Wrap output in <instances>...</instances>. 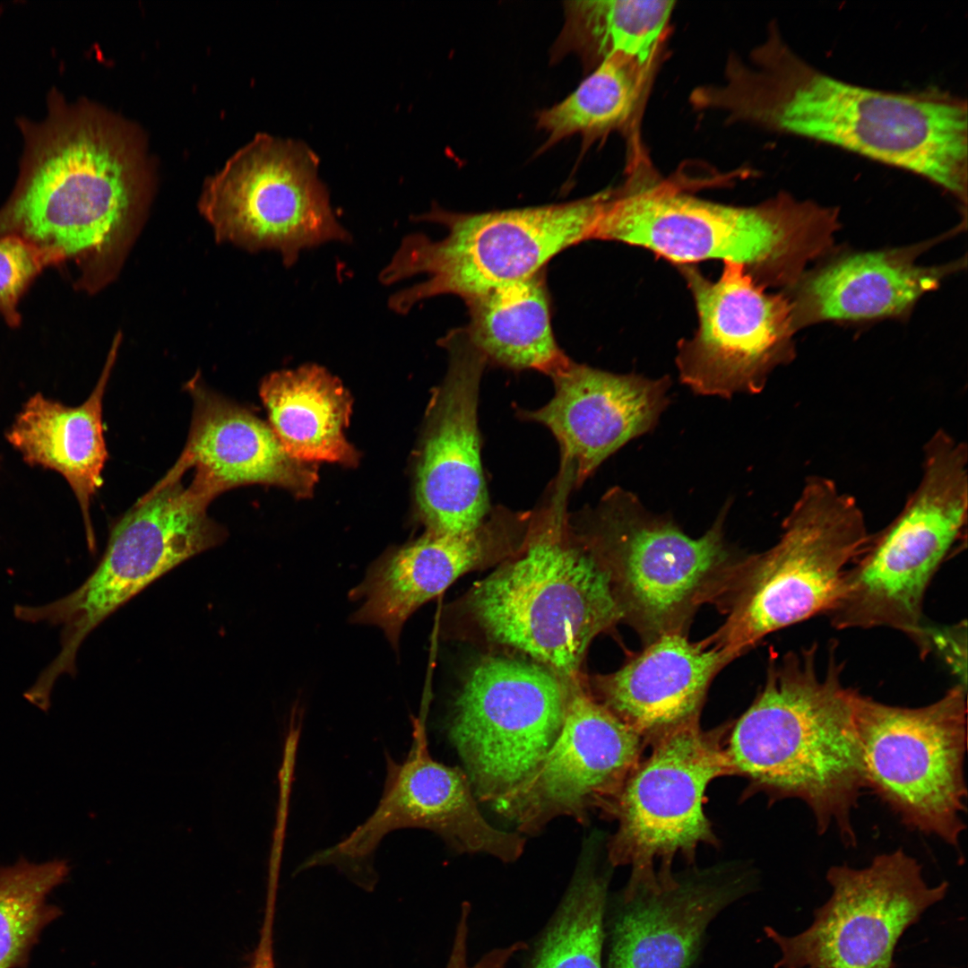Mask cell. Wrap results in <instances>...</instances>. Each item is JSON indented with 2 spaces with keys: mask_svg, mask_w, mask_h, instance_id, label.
<instances>
[{
  "mask_svg": "<svg viewBox=\"0 0 968 968\" xmlns=\"http://www.w3.org/2000/svg\"><path fill=\"white\" fill-rule=\"evenodd\" d=\"M689 100L726 122L815 139L929 179L967 196V107L938 93H895L834 78L792 51L772 23L748 58Z\"/></svg>",
  "mask_w": 968,
  "mask_h": 968,
  "instance_id": "cell-1",
  "label": "cell"
},
{
  "mask_svg": "<svg viewBox=\"0 0 968 968\" xmlns=\"http://www.w3.org/2000/svg\"><path fill=\"white\" fill-rule=\"evenodd\" d=\"M19 177L0 208V237L25 240L47 267L73 263L75 287L109 282L137 229L145 182L129 140L100 110L53 90L41 121L21 120Z\"/></svg>",
  "mask_w": 968,
  "mask_h": 968,
  "instance_id": "cell-2",
  "label": "cell"
},
{
  "mask_svg": "<svg viewBox=\"0 0 968 968\" xmlns=\"http://www.w3.org/2000/svg\"><path fill=\"white\" fill-rule=\"evenodd\" d=\"M572 488L571 471L559 469L520 548L454 610L467 637L517 653L566 682L584 677L592 641L622 621L606 566L570 523Z\"/></svg>",
  "mask_w": 968,
  "mask_h": 968,
  "instance_id": "cell-3",
  "label": "cell"
},
{
  "mask_svg": "<svg viewBox=\"0 0 968 968\" xmlns=\"http://www.w3.org/2000/svg\"><path fill=\"white\" fill-rule=\"evenodd\" d=\"M817 645L771 660L764 687L731 725L725 753L732 774L751 793L797 799L810 810L817 831L835 830L855 845L853 811L865 781L852 695L842 665L830 654L817 668Z\"/></svg>",
  "mask_w": 968,
  "mask_h": 968,
  "instance_id": "cell-4",
  "label": "cell"
},
{
  "mask_svg": "<svg viewBox=\"0 0 968 968\" xmlns=\"http://www.w3.org/2000/svg\"><path fill=\"white\" fill-rule=\"evenodd\" d=\"M837 210L779 194L735 206L686 192L629 153L624 183L608 190L593 238L645 248L676 265L719 259L743 266L765 288H791L833 246Z\"/></svg>",
  "mask_w": 968,
  "mask_h": 968,
  "instance_id": "cell-5",
  "label": "cell"
},
{
  "mask_svg": "<svg viewBox=\"0 0 968 968\" xmlns=\"http://www.w3.org/2000/svg\"><path fill=\"white\" fill-rule=\"evenodd\" d=\"M782 527L773 547L744 557L714 603L724 621L704 640L732 660L773 632L827 614L869 537L855 498L817 475Z\"/></svg>",
  "mask_w": 968,
  "mask_h": 968,
  "instance_id": "cell-6",
  "label": "cell"
},
{
  "mask_svg": "<svg viewBox=\"0 0 968 968\" xmlns=\"http://www.w3.org/2000/svg\"><path fill=\"white\" fill-rule=\"evenodd\" d=\"M729 501L698 538L648 510L631 491L609 489L570 522L606 566L622 621L647 644L666 634L687 635L696 611L714 604L745 553L725 538Z\"/></svg>",
  "mask_w": 968,
  "mask_h": 968,
  "instance_id": "cell-7",
  "label": "cell"
},
{
  "mask_svg": "<svg viewBox=\"0 0 968 968\" xmlns=\"http://www.w3.org/2000/svg\"><path fill=\"white\" fill-rule=\"evenodd\" d=\"M967 446L939 429L924 445L922 475L902 511L869 537L826 614L838 629L885 627L920 651L928 624L926 591L949 554L966 539Z\"/></svg>",
  "mask_w": 968,
  "mask_h": 968,
  "instance_id": "cell-8",
  "label": "cell"
},
{
  "mask_svg": "<svg viewBox=\"0 0 968 968\" xmlns=\"http://www.w3.org/2000/svg\"><path fill=\"white\" fill-rule=\"evenodd\" d=\"M217 496L195 480H160L112 526L92 573L72 592L43 605L16 604L26 623L58 626L60 651L30 687L51 698L56 680L77 673L78 652L107 618L155 580L197 554L221 544L227 531L207 514Z\"/></svg>",
  "mask_w": 968,
  "mask_h": 968,
  "instance_id": "cell-9",
  "label": "cell"
},
{
  "mask_svg": "<svg viewBox=\"0 0 968 968\" xmlns=\"http://www.w3.org/2000/svg\"><path fill=\"white\" fill-rule=\"evenodd\" d=\"M606 190L567 203L479 213L433 208L420 220L438 222L445 235L405 237L379 281L386 285L423 274L396 292L389 307L406 314L422 299L442 294L465 301L542 271L556 255L593 238Z\"/></svg>",
  "mask_w": 968,
  "mask_h": 968,
  "instance_id": "cell-10",
  "label": "cell"
},
{
  "mask_svg": "<svg viewBox=\"0 0 968 968\" xmlns=\"http://www.w3.org/2000/svg\"><path fill=\"white\" fill-rule=\"evenodd\" d=\"M728 728L704 730L698 722L654 739L601 810L618 824L607 845L609 863L631 868L623 901L638 890L676 886L675 859L691 863L699 846L716 844L704 805L710 782L732 774L723 739Z\"/></svg>",
  "mask_w": 968,
  "mask_h": 968,
  "instance_id": "cell-11",
  "label": "cell"
},
{
  "mask_svg": "<svg viewBox=\"0 0 968 968\" xmlns=\"http://www.w3.org/2000/svg\"><path fill=\"white\" fill-rule=\"evenodd\" d=\"M854 725L865 787L907 827L959 849L966 828V687L920 707L891 705L857 690Z\"/></svg>",
  "mask_w": 968,
  "mask_h": 968,
  "instance_id": "cell-12",
  "label": "cell"
},
{
  "mask_svg": "<svg viewBox=\"0 0 968 968\" xmlns=\"http://www.w3.org/2000/svg\"><path fill=\"white\" fill-rule=\"evenodd\" d=\"M568 696V682L522 656L488 654L469 670L447 735L479 802L492 805L531 777L560 733Z\"/></svg>",
  "mask_w": 968,
  "mask_h": 968,
  "instance_id": "cell-13",
  "label": "cell"
},
{
  "mask_svg": "<svg viewBox=\"0 0 968 968\" xmlns=\"http://www.w3.org/2000/svg\"><path fill=\"white\" fill-rule=\"evenodd\" d=\"M316 169L317 159L305 144L258 135L208 180L201 212L218 240L250 251L276 250L291 266L303 249L350 240Z\"/></svg>",
  "mask_w": 968,
  "mask_h": 968,
  "instance_id": "cell-14",
  "label": "cell"
},
{
  "mask_svg": "<svg viewBox=\"0 0 968 968\" xmlns=\"http://www.w3.org/2000/svg\"><path fill=\"white\" fill-rule=\"evenodd\" d=\"M826 880L831 895L808 929L785 936L765 927L781 954L774 968H897L899 939L949 886L929 885L918 860L901 848L863 868L832 866Z\"/></svg>",
  "mask_w": 968,
  "mask_h": 968,
  "instance_id": "cell-15",
  "label": "cell"
},
{
  "mask_svg": "<svg viewBox=\"0 0 968 968\" xmlns=\"http://www.w3.org/2000/svg\"><path fill=\"white\" fill-rule=\"evenodd\" d=\"M693 296L698 327L678 344L680 381L696 394L758 393L770 374L795 356L791 305L746 269L725 262L712 281L693 264L678 266Z\"/></svg>",
  "mask_w": 968,
  "mask_h": 968,
  "instance_id": "cell-16",
  "label": "cell"
},
{
  "mask_svg": "<svg viewBox=\"0 0 968 968\" xmlns=\"http://www.w3.org/2000/svg\"><path fill=\"white\" fill-rule=\"evenodd\" d=\"M412 736L402 762L386 754L384 791L372 815L336 844L312 854L303 869L333 865L350 873L367 872L382 839L405 827L430 830L458 853H485L504 862L521 857L525 838L485 818L463 768L432 757L422 720H414Z\"/></svg>",
  "mask_w": 968,
  "mask_h": 968,
  "instance_id": "cell-17",
  "label": "cell"
},
{
  "mask_svg": "<svg viewBox=\"0 0 968 968\" xmlns=\"http://www.w3.org/2000/svg\"><path fill=\"white\" fill-rule=\"evenodd\" d=\"M560 733L535 772L490 805L520 834H537L557 817L586 825L618 793L641 759L644 738L592 694L586 677L568 682Z\"/></svg>",
  "mask_w": 968,
  "mask_h": 968,
  "instance_id": "cell-18",
  "label": "cell"
},
{
  "mask_svg": "<svg viewBox=\"0 0 968 968\" xmlns=\"http://www.w3.org/2000/svg\"><path fill=\"white\" fill-rule=\"evenodd\" d=\"M442 344L449 365L428 410L416 501L427 532L459 534L479 527L491 512L478 425L487 361L464 330L451 332Z\"/></svg>",
  "mask_w": 968,
  "mask_h": 968,
  "instance_id": "cell-19",
  "label": "cell"
},
{
  "mask_svg": "<svg viewBox=\"0 0 968 968\" xmlns=\"http://www.w3.org/2000/svg\"><path fill=\"white\" fill-rule=\"evenodd\" d=\"M554 395L542 407L518 410L557 439L560 460L581 486L612 454L653 430L670 403V379L616 374L567 358L550 375Z\"/></svg>",
  "mask_w": 968,
  "mask_h": 968,
  "instance_id": "cell-20",
  "label": "cell"
},
{
  "mask_svg": "<svg viewBox=\"0 0 968 968\" xmlns=\"http://www.w3.org/2000/svg\"><path fill=\"white\" fill-rule=\"evenodd\" d=\"M524 537L518 513L490 512L476 529L459 534L427 532L376 561L350 592L361 601L351 621L379 627L397 648L407 619L462 575L511 556Z\"/></svg>",
  "mask_w": 968,
  "mask_h": 968,
  "instance_id": "cell-21",
  "label": "cell"
},
{
  "mask_svg": "<svg viewBox=\"0 0 968 968\" xmlns=\"http://www.w3.org/2000/svg\"><path fill=\"white\" fill-rule=\"evenodd\" d=\"M731 661L704 639L666 634L644 645L618 670L586 678L592 696L647 744L698 723L716 675Z\"/></svg>",
  "mask_w": 968,
  "mask_h": 968,
  "instance_id": "cell-22",
  "label": "cell"
},
{
  "mask_svg": "<svg viewBox=\"0 0 968 968\" xmlns=\"http://www.w3.org/2000/svg\"><path fill=\"white\" fill-rule=\"evenodd\" d=\"M186 389L193 416L186 446L162 478L194 477L217 495L246 484H272L310 494L317 480L315 467L291 457L272 428L246 409L215 393L197 378Z\"/></svg>",
  "mask_w": 968,
  "mask_h": 968,
  "instance_id": "cell-23",
  "label": "cell"
},
{
  "mask_svg": "<svg viewBox=\"0 0 968 968\" xmlns=\"http://www.w3.org/2000/svg\"><path fill=\"white\" fill-rule=\"evenodd\" d=\"M748 889L746 873L722 868L636 891L614 922L608 968H689L709 923Z\"/></svg>",
  "mask_w": 968,
  "mask_h": 968,
  "instance_id": "cell-24",
  "label": "cell"
},
{
  "mask_svg": "<svg viewBox=\"0 0 968 968\" xmlns=\"http://www.w3.org/2000/svg\"><path fill=\"white\" fill-rule=\"evenodd\" d=\"M925 244L839 257L802 275L788 296L796 330L824 321L896 316L938 287L961 261L924 266L916 257Z\"/></svg>",
  "mask_w": 968,
  "mask_h": 968,
  "instance_id": "cell-25",
  "label": "cell"
},
{
  "mask_svg": "<svg viewBox=\"0 0 968 968\" xmlns=\"http://www.w3.org/2000/svg\"><path fill=\"white\" fill-rule=\"evenodd\" d=\"M119 339L116 338L97 385L82 404L67 406L36 393L22 404L5 432L7 442L28 465L55 471L67 481L80 506L88 548L93 552L91 503L102 485L108 459L102 402Z\"/></svg>",
  "mask_w": 968,
  "mask_h": 968,
  "instance_id": "cell-26",
  "label": "cell"
},
{
  "mask_svg": "<svg viewBox=\"0 0 968 968\" xmlns=\"http://www.w3.org/2000/svg\"><path fill=\"white\" fill-rule=\"evenodd\" d=\"M260 395L271 428L291 457L304 462H356V452L343 434L351 413L350 396L324 368L307 365L272 373L263 381Z\"/></svg>",
  "mask_w": 968,
  "mask_h": 968,
  "instance_id": "cell-27",
  "label": "cell"
},
{
  "mask_svg": "<svg viewBox=\"0 0 968 968\" xmlns=\"http://www.w3.org/2000/svg\"><path fill=\"white\" fill-rule=\"evenodd\" d=\"M466 303L470 324L464 331L487 363L549 376L568 358L553 333L542 271Z\"/></svg>",
  "mask_w": 968,
  "mask_h": 968,
  "instance_id": "cell-28",
  "label": "cell"
},
{
  "mask_svg": "<svg viewBox=\"0 0 968 968\" xmlns=\"http://www.w3.org/2000/svg\"><path fill=\"white\" fill-rule=\"evenodd\" d=\"M657 66L622 56L601 62L564 99L538 112L537 128L546 136L538 152L575 135L585 147L616 131L639 135Z\"/></svg>",
  "mask_w": 968,
  "mask_h": 968,
  "instance_id": "cell-29",
  "label": "cell"
},
{
  "mask_svg": "<svg viewBox=\"0 0 968 968\" xmlns=\"http://www.w3.org/2000/svg\"><path fill=\"white\" fill-rule=\"evenodd\" d=\"M674 5L666 0L566 2L550 57L558 61L575 55L588 73L617 56L659 65Z\"/></svg>",
  "mask_w": 968,
  "mask_h": 968,
  "instance_id": "cell-30",
  "label": "cell"
},
{
  "mask_svg": "<svg viewBox=\"0 0 968 968\" xmlns=\"http://www.w3.org/2000/svg\"><path fill=\"white\" fill-rule=\"evenodd\" d=\"M608 884L587 852L525 968H602Z\"/></svg>",
  "mask_w": 968,
  "mask_h": 968,
  "instance_id": "cell-31",
  "label": "cell"
},
{
  "mask_svg": "<svg viewBox=\"0 0 968 968\" xmlns=\"http://www.w3.org/2000/svg\"><path fill=\"white\" fill-rule=\"evenodd\" d=\"M65 860L33 863L24 858L0 866V968H26L43 929L61 910L48 895L66 878Z\"/></svg>",
  "mask_w": 968,
  "mask_h": 968,
  "instance_id": "cell-32",
  "label": "cell"
},
{
  "mask_svg": "<svg viewBox=\"0 0 968 968\" xmlns=\"http://www.w3.org/2000/svg\"><path fill=\"white\" fill-rule=\"evenodd\" d=\"M46 267L40 253L25 240L0 237V315L11 327L20 325L18 304Z\"/></svg>",
  "mask_w": 968,
  "mask_h": 968,
  "instance_id": "cell-33",
  "label": "cell"
},
{
  "mask_svg": "<svg viewBox=\"0 0 968 968\" xmlns=\"http://www.w3.org/2000/svg\"><path fill=\"white\" fill-rule=\"evenodd\" d=\"M468 933V921L465 919H461L445 968H505L513 955L521 949V946L517 942L506 947L495 948L471 965L468 962L467 953Z\"/></svg>",
  "mask_w": 968,
  "mask_h": 968,
  "instance_id": "cell-34",
  "label": "cell"
},
{
  "mask_svg": "<svg viewBox=\"0 0 968 968\" xmlns=\"http://www.w3.org/2000/svg\"><path fill=\"white\" fill-rule=\"evenodd\" d=\"M273 912H266L251 968H275L272 951Z\"/></svg>",
  "mask_w": 968,
  "mask_h": 968,
  "instance_id": "cell-35",
  "label": "cell"
}]
</instances>
